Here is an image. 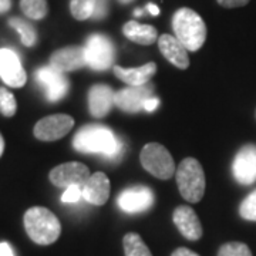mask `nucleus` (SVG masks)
<instances>
[{
  "mask_svg": "<svg viewBox=\"0 0 256 256\" xmlns=\"http://www.w3.org/2000/svg\"><path fill=\"white\" fill-rule=\"evenodd\" d=\"M158 106H160V100H158L156 97H151V98L144 104V110L148 111V112H152V111H156V108H158Z\"/></svg>",
  "mask_w": 256,
  "mask_h": 256,
  "instance_id": "7c9ffc66",
  "label": "nucleus"
},
{
  "mask_svg": "<svg viewBox=\"0 0 256 256\" xmlns=\"http://www.w3.org/2000/svg\"><path fill=\"white\" fill-rule=\"evenodd\" d=\"M116 92H112L110 86L96 84L88 92V108L92 117L102 118L106 117L114 106Z\"/></svg>",
  "mask_w": 256,
  "mask_h": 256,
  "instance_id": "a211bd4d",
  "label": "nucleus"
},
{
  "mask_svg": "<svg viewBox=\"0 0 256 256\" xmlns=\"http://www.w3.org/2000/svg\"><path fill=\"white\" fill-rule=\"evenodd\" d=\"M74 148L78 152L101 154L107 160H118L124 151V142L116 137L110 128L100 124H88L80 128L73 140Z\"/></svg>",
  "mask_w": 256,
  "mask_h": 256,
  "instance_id": "f257e3e1",
  "label": "nucleus"
},
{
  "mask_svg": "<svg viewBox=\"0 0 256 256\" xmlns=\"http://www.w3.org/2000/svg\"><path fill=\"white\" fill-rule=\"evenodd\" d=\"M82 200L92 205H104L110 196V181L104 172L92 174L82 186Z\"/></svg>",
  "mask_w": 256,
  "mask_h": 256,
  "instance_id": "dca6fc26",
  "label": "nucleus"
},
{
  "mask_svg": "<svg viewBox=\"0 0 256 256\" xmlns=\"http://www.w3.org/2000/svg\"><path fill=\"white\" fill-rule=\"evenodd\" d=\"M117 204L127 214H140L148 210L154 204V194L150 188L137 185L121 192L117 198Z\"/></svg>",
  "mask_w": 256,
  "mask_h": 256,
  "instance_id": "9b49d317",
  "label": "nucleus"
},
{
  "mask_svg": "<svg viewBox=\"0 0 256 256\" xmlns=\"http://www.w3.org/2000/svg\"><path fill=\"white\" fill-rule=\"evenodd\" d=\"M16 110H18V102L14 96L9 90L0 87V112L4 117H13L16 114Z\"/></svg>",
  "mask_w": 256,
  "mask_h": 256,
  "instance_id": "393cba45",
  "label": "nucleus"
},
{
  "mask_svg": "<svg viewBox=\"0 0 256 256\" xmlns=\"http://www.w3.org/2000/svg\"><path fill=\"white\" fill-rule=\"evenodd\" d=\"M0 77L10 87H23L28 76L22 67L18 56L10 48H0Z\"/></svg>",
  "mask_w": 256,
  "mask_h": 256,
  "instance_id": "f8f14e48",
  "label": "nucleus"
},
{
  "mask_svg": "<svg viewBox=\"0 0 256 256\" xmlns=\"http://www.w3.org/2000/svg\"><path fill=\"white\" fill-rule=\"evenodd\" d=\"M0 256H14L13 249L10 248L9 244H6V242L0 244Z\"/></svg>",
  "mask_w": 256,
  "mask_h": 256,
  "instance_id": "473e14b6",
  "label": "nucleus"
},
{
  "mask_svg": "<svg viewBox=\"0 0 256 256\" xmlns=\"http://www.w3.org/2000/svg\"><path fill=\"white\" fill-rule=\"evenodd\" d=\"M122 33L131 42H134L137 44H142V46H150L158 38V32L154 26L141 24L136 20L126 23L122 28Z\"/></svg>",
  "mask_w": 256,
  "mask_h": 256,
  "instance_id": "aec40b11",
  "label": "nucleus"
},
{
  "mask_svg": "<svg viewBox=\"0 0 256 256\" xmlns=\"http://www.w3.org/2000/svg\"><path fill=\"white\" fill-rule=\"evenodd\" d=\"M82 200V191L80 185H70L66 188V191L62 195V202L64 204H77Z\"/></svg>",
  "mask_w": 256,
  "mask_h": 256,
  "instance_id": "cd10ccee",
  "label": "nucleus"
},
{
  "mask_svg": "<svg viewBox=\"0 0 256 256\" xmlns=\"http://www.w3.org/2000/svg\"><path fill=\"white\" fill-rule=\"evenodd\" d=\"M96 8H97V0H72L70 2L72 14L77 20L92 18Z\"/></svg>",
  "mask_w": 256,
  "mask_h": 256,
  "instance_id": "b1692460",
  "label": "nucleus"
},
{
  "mask_svg": "<svg viewBox=\"0 0 256 256\" xmlns=\"http://www.w3.org/2000/svg\"><path fill=\"white\" fill-rule=\"evenodd\" d=\"M232 172L242 185L256 182V146L248 144L239 150L232 164Z\"/></svg>",
  "mask_w": 256,
  "mask_h": 256,
  "instance_id": "ddd939ff",
  "label": "nucleus"
},
{
  "mask_svg": "<svg viewBox=\"0 0 256 256\" xmlns=\"http://www.w3.org/2000/svg\"><path fill=\"white\" fill-rule=\"evenodd\" d=\"M12 8V0H0V14L9 12Z\"/></svg>",
  "mask_w": 256,
  "mask_h": 256,
  "instance_id": "72a5a7b5",
  "label": "nucleus"
},
{
  "mask_svg": "<svg viewBox=\"0 0 256 256\" xmlns=\"http://www.w3.org/2000/svg\"><path fill=\"white\" fill-rule=\"evenodd\" d=\"M158 47H160V52L162 53L165 58L172 66H175L176 68L186 70L190 67L188 50L184 47L182 43L175 36L162 34L158 38Z\"/></svg>",
  "mask_w": 256,
  "mask_h": 256,
  "instance_id": "f3484780",
  "label": "nucleus"
},
{
  "mask_svg": "<svg viewBox=\"0 0 256 256\" xmlns=\"http://www.w3.org/2000/svg\"><path fill=\"white\" fill-rule=\"evenodd\" d=\"M24 228L33 242L38 245H50L62 234L60 220L52 210L43 206H34L24 214Z\"/></svg>",
  "mask_w": 256,
  "mask_h": 256,
  "instance_id": "7ed1b4c3",
  "label": "nucleus"
},
{
  "mask_svg": "<svg viewBox=\"0 0 256 256\" xmlns=\"http://www.w3.org/2000/svg\"><path fill=\"white\" fill-rule=\"evenodd\" d=\"M172 220L184 238L188 240H200L202 236V225L198 215L191 206L181 205L174 210Z\"/></svg>",
  "mask_w": 256,
  "mask_h": 256,
  "instance_id": "2eb2a0df",
  "label": "nucleus"
},
{
  "mask_svg": "<svg viewBox=\"0 0 256 256\" xmlns=\"http://www.w3.org/2000/svg\"><path fill=\"white\" fill-rule=\"evenodd\" d=\"M50 66L62 73L80 70L84 66H87L84 47L70 46L57 50L50 57Z\"/></svg>",
  "mask_w": 256,
  "mask_h": 256,
  "instance_id": "4468645a",
  "label": "nucleus"
},
{
  "mask_svg": "<svg viewBox=\"0 0 256 256\" xmlns=\"http://www.w3.org/2000/svg\"><path fill=\"white\" fill-rule=\"evenodd\" d=\"M239 214L244 220L256 222V190L250 192L242 201L239 206Z\"/></svg>",
  "mask_w": 256,
  "mask_h": 256,
  "instance_id": "bb28decb",
  "label": "nucleus"
},
{
  "mask_svg": "<svg viewBox=\"0 0 256 256\" xmlns=\"http://www.w3.org/2000/svg\"><path fill=\"white\" fill-rule=\"evenodd\" d=\"M36 80L46 90V97L48 98V101L62 100L67 94L68 87H70V82L67 80V77L64 76V73L56 70L54 67H52L50 64L44 66V67H40L37 70Z\"/></svg>",
  "mask_w": 256,
  "mask_h": 256,
  "instance_id": "9d476101",
  "label": "nucleus"
},
{
  "mask_svg": "<svg viewBox=\"0 0 256 256\" xmlns=\"http://www.w3.org/2000/svg\"><path fill=\"white\" fill-rule=\"evenodd\" d=\"M20 9L32 20H42L48 13L46 0H20Z\"/></svg>",
  "mask_w": 256,
  "mask_h": 256,
  "instance_id": "5701e85b",
  "label": "nucleus"
},
{
  "mask_svg": "<svg viewBox=\"0 0 256 256\" xmlns=\"http://www.w3.org/2000/svg\"><path fill=\"white\" fill-rule=\"evenodd\" d=\"M122 245L126 256H152L150 248L144 244L142 238L134 232H130L124 236Z\"/></svg>",
  "mask_w": 256,
  "mask_h": 256,
  "instance_id": "412c9836",
  "label": "nucleus"
},
{
  "mask_svg": "<svg viewBox=\"0 0 256 256\" xmlns=\"http://www.w3.org/2000/svg\"><path fill=\"white\" fill-rule=\"evenodd\" d=\"M107 10H108V0H97V8L92 18H96V20L102 18L107 14Z\"/></svg>",
  "mask_w": 256,
  "mask_h": 256,
  "instance_id": "c85d7f7f",
  "label": "nucleus"
},
{
  "mask_svg": "<svg viewBox=\"0 0 256 256\" xmlns=\"http://www.w3.org/2000/svg\"><path fill=\"white\" fill-rule=\"evenodd\" d=\"M222 8L226 9H235V8H242L249 3V0H216Z\"/></svg>",
  "mask_w": 256,
  "mask_h": 256,
  "instance_id": "c756f323",
  "label": "nucleus"
},
{
  "mask_svg": "<svg viewBox=\"0 0 256 256\" xmlns=\"http://www.w3.org/2000/svg\"><path fill=\"white\" fill-rule=\"evenodd\" d=\"M255 117H256V111H255Z\"/></svg>",
  "mask_w": 256,
  "mask_h": 256,
  "instance_id": "58836bf2",
  "label": "nucleus"
},
{
  "mask_svg": "<svg viewBox=\"0 0 256 256\" xmlns=\"http://www.w3.org/2000/svg\"><path fill=\"white\" fill-rule=\"evenodd\" d=\"M218 256H252V252L246 244L242 242H228L222 245L218 250Z\"/></svg>",
  "mask_w": 256,
  "mask_h": 256,
  "instance_id": "a878e982",
  "label": "nucleus"
},
{
  "mask_svg": "<svg viewBox=\"0 0 256 256\" xmlns=\"http://www.w3.org/2000/svg\"><path fill=\"white\" fill-rule=\"evenodd\" d=\"M9 26L13 28L18 34H20V38H22V43L24 46L32 47L36 44L37 42V33L36 28H33L28 22L23 20L20 18H12L9 20Z\"/></svg>",
  "mask_w": 256,
  "mask_h": 256,
  "instance_id": "4be33fe9",
  "label": "nucleus"
},
{
  "mask_svg": "<svg viewBox=\"0 0 256 256\" xmlns=\"http://www.w3.org/2000/svg\"><path fill=\"white\" fill-rule=\"evenodd\" d=\"M73 126V117L67 114L48 116L40 120L34 126V136L42 141H56L67 136Z\"/></svg>",
  "mask_w": 256,
  "mask_h": 256,
  "instance_id": "6e6552de",
  "label": "nucleus"
},
{
  "mask_svg": "<svg viewBox=\"0 0 256 256\" xmlns=\"http://www.w3.org/2000/svg\"><path fill=\"white\" fill-rule=\"evenodd\" d=\"M3 151H4V140H3V136L0 134V156L3 154Z\"/></svg>",
  "mask_w": 256,
  "mask_h": 256,
  "instance_id": "c9c22d12",
  "label": "nucleus"
},
{
  "mask_svg": "<svg viewBox=\"0 0 256 256\" xmlns=\"http://www.w3.org/2000/svg\"><path fill=\"white\" fill-rule=\"evenodd\" d=\"M146 10H148L152 16H158V14H160V9H158V6H156L154 3L146 4Z\"/></svg>",
  "mask_w": 256,
  "mask_h": 256,
  "instance_id": "f704fd0d",
  "label": "nucleus"
},
{
  "mask_svg": "<svg viewBox=\"0 0 256 256\" xmlns=\"http://www.w3.org/2000/svg\"><path fill=\"white\" fill-rule=\"evenodd\" d=\"M140 161L146 171L160 180H170L175 174L174 158L161 144H146L141 151Z\"/></svg>",
  "mask_w": 256,
  "mask_h": 256,
  "instance_id": "39448f33",
  "label": "nucleus"
},
{
  "mask_svg": "<svg viewBox=\"0 0 256 256\" xmlns=\"http://www.w3.org/2000/svg\"><path fill=\"white\" fill-rule=\"evenodd\" d=\"M90 176L92 174L88 168L82 162H66V164L57 165L50 171L48 175L52 184L58 188H68L70 185L82 186Z\"/></svg>",
  "mask_w": 256,
  "mask_h": 256,
  "instance_id": "1a4fd4ad",
  "label": "nucleus"
},
{
  "mask_svg": "<svg viewBox=\"0 0 256 256\" xmlns=\"http://www.w3.org/2000/svg\"><path fill=\"white\" fill-rule=\"evenodd\" d=\"M175 37L188 52L200 50L206 40V26L195 10L182 8L176 10L172 18Z\"/></svg>",
  "mask_w": 256,
  "mask_h": 256,
  "instance_id": "f03ea898",
  "label": "nucleus"
},
{
  "mask_svg": "<svg viewBox=\"0 0 256 256\" xmlns=\"http://www.w3.org/2000/svg\"><path fill=\"white\" fill-rule=\"evenodd\" d=\"M156 72V63H146L137 68H124L121 66H114V74L127 86H144L150 82Z\"/></svg>",
  "mask_w": 256,
  "mask_h": 256,
  "instance_id": "6ab92c4d",
  "label": "nucleus"
},
{
  "mask_svg": "<svg viewBox=\"0 0 256 256\" xmlns=\"http://www.w3.org/2000/svg\"><path fill=\"white\" fill-rule=\"evenodd\" d=\"M84 53H86L87 66L92 70L102 72L112 67L116 48L107 36L92 34L87 38V43L84 46Z\"/></svg>",
  "mask_w": 256,
  "mask_h": 256,
  "instance_id": "423d86ee",
  "label": "nucleus"
},
{
  "mask_svg": "<svg viewBox=\"0 0 256 256\" xmlns=\"http://www.w3.org/2000/svg\"><path fill=\"white\" fill-rule=\"evenodd\" d=\"M131 2H134V0H118V3H121V4H128Z\"/></svg>",
  "mask_w": 256,
  "mask_h": 256,
  "instance_id": "e433bc0d",
  "label": "nucleus"
},
{
  "mask_svg": "<svg viewBox=\"0 0 256 256\" xmlns=\"http://www.w3.org/2000/svg\"><path fill=\"white\" fill-rule=\"evenodd\" d=\"M151 97H154L152 82H146L144 86H128L118 92H116L114 104L121 111L138 112L144 110V104Z\"/></svg>",
  "mask_w": 256,
  "mask_h": 256,
  "instance_id": "0eeeda50",
  "label": "nucleus"
},
{
  "mask_svg": "<svg viewBox=\"0 0 256 256\" xmlns=\"http://www.w3.org/2000/svg\"><path fill=\"white\" fill-rule=\"evenodd\" d=\"M171 256H200L198 254H195L194 250L191 249H188V248H178V249H175L174 252H172V255Z\"/></svg>",
  "mask_w": 256,
  "mask_h": 256,
  "instance_id": "2f4dec72",
  "label": "nucleus"
},
{
  "mask_svg": "<svg viewBox=\"0 0 256 256\" xmlns=\"http://www.w3.org/2000/svg\"><path fill=\"white\" fill-rule=\"evenodd\" d=\"M134 14H136V16H141V14H142V10L137 9V10H136V13H134Z\"/></svg>",
  "mask_w": 256,
  "mask_h": 256,
  "instance_id": "4c0bfd02",
  "label": "nucleus"
},
{
  "mask_svg": "<svg viewBox=\"0 0 256 256\" xmlns=\"http://www.w3.org/2000/svg\"><path fill=\"white\" fill-rule=\"evenodd\" d=\"M176 184L184 200L196 204L205 192V174L202 165L195 158H185L176 170Z\"/></svg>",
  "mask_w": 256,
  "mask_h": 256,
  "instance_id": "20e7f679",
  "label": "nucleus"
}]
</instances>
